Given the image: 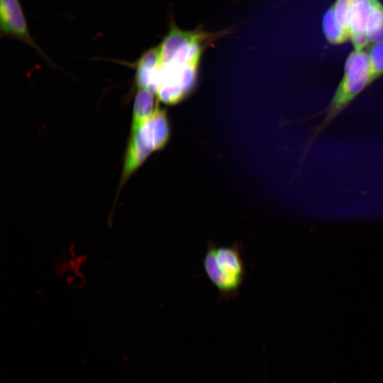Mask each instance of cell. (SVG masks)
<instances>
[{
  "label": "cell",
  "mask_w": 383,
  "mask_h": 383,
  "mask_svg": "<svg viewBox=\"0 0 383 383\" xmlns=\"http://www.w3.org/2000/svg\"><path fill=\"white\" fill-rule=\"evenodd\" d=\"M370 85L371 71L367 52L353 49L345 60L342 78L328 106L316 115H323V117L318 125L312 128L306 152L334 120Z\"/></svg>",
  "instance_id": "6da1fadb"
},
{
  "label": "cell",
  "mask_w": 383,
  "mask_h": 383,
  "mask_svg": "<svg viewBox=\"0 0 383 383\" xmlns=\"http://www.w3.org/2000/svg\"><path fill=\"white\" fill-rule=\"evenodd\" d=\"M202 262L220 300H231L238 295L246 274L240 244L218 245L209 240Z\"/></svg>",
  "instance_id": "7a4b0ae2"
},
{
  "label": "cell",
  "mask_w": 383,
  "mask_h": 383,
  "mask_svg": "<svg viewBox=\"0 0 383 383\" xmlns=\"http://www.w3.org/2000/svg\"><path fill=\"white\" fill-rule=\"evenodd\" d=\"M0 31L1 35L17 39L29 45L43 58L50 62L31 36L19 0H0Z\"/></svg>",
  "instance_id": "3957f363"
},
{
  "label": "cell",
  "mask_w": 383,
  "mask_h": 383,
  "mask_svg": "<svg viewBox=\"0 0 383 383\" xmlns=\"http://www.w3.org/2000/svg\"><path fill=\"white\" fill-rule=\"evenodd\" d=\"M138 132L154 151L165 147L170 138V126L165 110L159 107L154 113L131 132Z\"/></svg>",
  "instance_id": "277c9868"
},
{
  "label": "cell",
  "mask_w": 383,
  "mask_h": 383,
  "mask_svg": "<svg viewBox=\"0 0 383 383\" xmlns=\"http://www.w3.org/2000/svg\"><path fill=\"white\" fill-rule=\"evenodd\" d=\"M372 0H352L350 26V41L354 50H365L370 44L366 27Z\"/></svg>",
  "instance_id": "5b68a950"
},
{
  "label": "cell",
  "mask_w": 383,
  "mask_h": 383,
  "mask_svg": "<svg viewBox=\"0 0 383 383\" xmlns=\"http://www.w3.org/2000/svg\"><path fill=\"white\" fill-rule=\"evenodd\" d=\"M155 94L148 89L139 88L135 97L131 131L152 116L158 107Z\"/></svg>",
  "instance_id": "8992f818"
},
{
  "label": "cell",
  "mask_w": 383,
  "mask_h": 383,
  "mask_svg": "<svg viewBox=\"0 0 383 383\" xmlns=\"http://www.w3.org/2000/svg\"><path fill=\"white\" fill-rule=\"evenodd\" d=\"M323 35L331 45H339L350 40V33L343 28L335 18L333 6L331 5L322 18Z\"/></svg>",
  "instance_id": "52a82bcc"
},
{
  "label": "cell",
  "mask_w": 383,
  "mask_h": 383,
  "mask_svg": "<svg viewBox=\"0 0 383 383\" xmlns=\"http://www.w3.org/2000/svg\"><path fill=\"white\" fill-rule=\"evenodd\" d=\"M366 33L370 43L383 40V4L380 0L372 1Z\"/></svg>",
  "instance_id": "ba28073f"
},
{
  "label": "cell",
  "mask_w": 383,
  "mask_h": 383,
  "mask_svg": "<svg viewBox=\"0 0 383 383\" xmlns=\"http://www.w3.org/2000/svg\"><path fill=\"white\" fill-rule=\"evenodd\" d=\"M372 84L383 77V40L372 43L367 51Z\"/></svg>",
  "instance_id": "9c48e42d"
},
{
  "label": "cell",
  "mask_w": 383,
  "mask_h": 383,
  "mask_svg": "<svg viewBox=\"0 0 383 383\" xmlns=\"http://www.w3.org/2000/svg\"><path fill=\"white\" fill-rule=\"evenodd\" d=\"M333 6L336 20L343 28L350 32L352 0H335Z\"/></svg>",
  "instance_id": "30bf717a"
}]
</instances>
